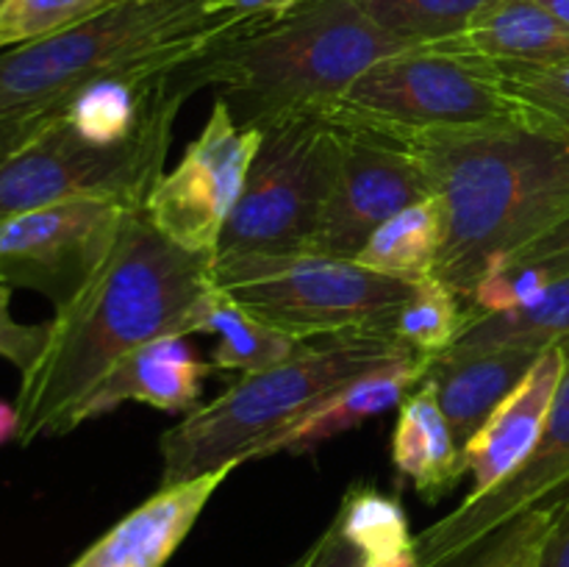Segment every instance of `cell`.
Instances as JSON below:
<instances>
[{"mask_svg": "<svg viewBox=\"0 0 569 567\" xmlns=\"http://www.w3.org/2000/svg\"><path fill=\"white\" fill-rule=\"evenodd\" d=\"M131 211L117 200L72 198L0 222V281L48 295L59 309L98 270Z\"/></svg>", "mask_w": 569, "mask_h": 567, "instance_id": "cell-11", "label": "cell"}, {"mask_svg": "<svg viewBox=\"0 0 569 567\" xmlns=\"http://www.w3.org/2000/svg\"><path fill=\"white\" fill-rule=\"evenodd\" d=\"M422 376H426V359L422 356H403V359L387 361V365L353 378L342 389L328 395L322 404H317L298 426L281 434L261 454V459L272 454H306L326 439L339 437L350 428H359L370 417L383 415V411L403 404L406 395L420 387Z\"/></svg>", "mask_w": 569, "mask_h": 567, "instance_id": "cell-18", "label": "cell"}, {"mask_svg": "<svg viewBox=\"0 0 569 567\" xmlns=\"http://www.w3.org/2000/svg\"><path fill=\"white\" fill-rule=\"evenodd\" d=\"M214 287V253L170 242L142 209L131 211L98 270L56 309L42 354L22 372L17 442L70 434L83 400L126 354L198 334Z\"/></svg>", "mask_w": 569, "mask_h": 567, "instance_id": "cell-1", "label": "cell"}, {"mask_svg": "<svg viewBox=\"0 0 569 567\" xmlns=\"http://www.w3.org/2000/svg\"><path fill=\"white\" fill-rule=\"evenodd\" d=\"M561 370H565L561 345L545 348L520 384L495 406L476 437L461 448V467L472 476L470 495L465 500L487 495L531 456L548 422Z\"/></svg>", "mask_w": 569, "mask_h": 567, "instance_id": "cell-14", "label": "cell"}, {"mask_svg": "<svg viewBox=\"0 0 569 567\" xmlns=\"http://www.w3.org/2000/svg\"><path fill=\"white\" fill-rule=\"evenodd\" d=\"M403 356L417 354L383 334H337L331 342L306 345L281 365L237 378L161 434V487L261 459L328 395Z\"/></svg>", "mask_w": 569, "mask_h": 567, "instance_id": "cell-5", "label": "cell"}, {"mask_svg": "<svg viewBox=\"0 0 569 567\" xmlns=\"http://www.w3.org/2000/svg\"><path fill=\"white\" fill-rule=\"evenodd\" d=\"M569 339V272L550 278L533 304L500 315H481L467 322L450 350L528 348L545 350Z\"/></svg>", "mask_w": 569, "mask_h": 567, "instance_id": "cell-23", "label": "cell"}, {"mask_svg": "<svg viewBox=\"0 0 569 567\" xmlns=\"http://www.w3.org/2000/svg\"><path fill=\"white\" fill-rule=\"evenodd\" d=\"M261 131L259 153L214 259L309 250L326 215L342 156V128L326 115H289Z\"/></svg>", "mask_w": 569, "mask_h": 567, "instance_id": "cell-8", "label": "cell"}, {"mask_svg": "<svg viewBox=\"0 0 569 567\" xmlns=\"http://www.w3.org/2000/svg\"><path fill=\"white\" fill-rule=\"evenodd\" d=\"M489 3L492 0H361L378 26L415 44L461 37Z\"/></svg>", "mask_w": 569, "mask_h": 567, "instance_id": "cell-26", "label": "cell"}, {"mask_svg": "<svg viewBox=\"0 0 569 567\" xmlns=\"http://www.w3.org/2000/svg\"><path fill=\"white\" fill-rule=\"evenodd\" d=\"M333 526L367 561H392L415 550V534L400 500L372 484H353L345 493Z\"/></svg>", "mask_w": 569, "mask_h": 567, "instance_id": "cell-25", "label": "cell"}, {"mask_svg": "<svg viewBox=\"0 0 569 567\" xmlns=\"http://www.w3.org/2000/svg\"><path fill=\"white\" fill-rule=\"evenodd\" d=\"M561 350L565 370L537 448L498 487L476 500H461L450 515L417 534L420 567H453L511 520L569 489V339Z\"/></svg>", "mask_w": 569, "mask_h": 567, "instance_id": "cell-13", "label": "cell"}, {"mask_svg": "<svg viewBox=\"0 0 569 567\" xmlns=\"http://www.w3.org/2000/svg\"><path fill=\"white\" fill-rule=\"evenodd\" d=\"M539 567H569V489L556 504V517L545 537Z\"/></svg>", "mask_w": 569, "mask_h": 567, "instance_id": "cell-33", "label": "cell"}, {"mask_svg": "<svg viewBox=\"0 0 569 567\" xmlns=\"http://www.w3.org/2000/svg\"><path fill=\"white\" fill-rule=\"evenodd\" d=\"M117 0H3L0 3V50L44 39L89 20Z\"/></svg>", "mask_w": 569, "mask_h": 567, "instance_id": "cell-27", "label": "cell"}, {"mask_svg": "<svg viewBox=\"0 0 569 567\" xmlns=\"http://www.w3.org/2000/svg\"><path fill=\"white\" fill-rule=\"evenodd\" d=\"M214 284L239 306L298 339L383 334L415 284L356 259L298 250L214 259Z\"/></svg>", "mask_w": 569, "mask_h": 567, "instance_id": "cell-7", "label": "cell"}, {"mask_svg": "<svg viewBox=\"0 0 569 567\" xmlns=\"http://www.w3.org/2000/svg\"><path fill=\"white\" fill-rule=\"evenodd\" d=\"M9 284H0V359L11 361L22 376L39 359V354H42L44 342H48L50 322L28 326V322L14 320L9 309Z\"/></svg>", "mask_w": 569, "mask_h": 567, "instance_id": "cell-30", "label": "cell"}, {"mask_svg": "<svg viewBox=\"0 0 569 567\" xmlns=\"http://www.w3.org/2000/svg\"><path fill=\"white\" fill-rule=\"evenodd\" d=\"M0 284H3V281H0Z\"/></svg>", "mask_w": 569, "mask_h": 567, "instance_id": "cell-39", "label": "cell"}, {"mask_svg": "<svg viewBox=\"0 0 569 567\" xmlns=\"http://www.w3.org/2000/svg\"><path fill=\"white\" fill-rule=\"evenodd\" d=\"M431 195L428 167L411 145L365 128H342L337 181L309 250L353 259L389 217Z\"/></svg>", "mask_w": 569, "mask_h": 567, "instance_id": "cell-12", "label": "cell"}, {"mask_svg": "<svg viewBox=\"0 0 569 567\" xmlns=\"http://www.w3.org/2000/svg\"><path fill=\"white\" fill-rule=\"evenodd\" d=\"M448 48L492 64L550 67L569 61V26L539 0H492Z\"/></svg>", "mask_w": 569, "mask_h": 567, "instance_id": "cell-19", "label": "cell"}, {"mask_svg": "<svg viewBox=\"0 0 569 567\" xmlns=\"http://www.w3.org/2000/svg\"><path fill=\"white\" fill-rule=\"evenodd\" d=\"M503 87L537 115L569 126V61L550 67L495 64Z\"/></svg>", "mask_w": 569, "mask_h": 567, "instance_id": "cell-29", "label": "cell"}, {"mask_svg": "<svg viewBox=\"0 0 569 567\" xmlns=\"http://www.w3.org/2000/svg\"><path fill=\"white\" fill-rule=\"evenodd\" d=\"M0 3H3V0H0Z\"/></svg>", "mask_w": 569, "mask_h": 567, "instance_id": "cell-38", "label": "cell"}, {"mask_svg": "<svg viewBox=\"0 0 569 567\" xmlns=\"http://www.w3.org/2000/svg\"><path fill=\"white\" fill-rule=\"evenodd\" d=\"M20 439V411L14 404L0 400V445Z\"/></svg>", "mask_w": 569, "mask_h": 567, "instance_id": "cell-36", "label": "cell"}, {"mask_svg": "<svg viewBox=\"0 0 569 567\" xmlns=\"http://www.w3.org/2000/svg\"><path fill=\"white\" fill-rule=\"evenodd\" d=\"M264 131L239 126L231 106L217 98L181 161L156 181L144 203L150 226L181 248L214 253L248 183Z\"/></svg>", "mask_w": 569, "mask_h": 567, "instance_id": "cell-10", "label": "cell"}, {"mask_svg": "<svg viewBox=\"0 0 569 567\" xmlns=\"http://www.w3.org/2000/svg\"><path fill=\"white\" fill-rule=\"evenodd\" d=\"M217 14L233 17H278L303 0H209Z\"/></svg>", "mask_w": 569, "mask_h": 567, "instance_id": "cell-35", "label": "cell"}, {"mask_svg": "<svg viewBox=\"0 0 569 567\" xmlns=\"http://www.w3.org/2000/svg\"><path fill=\"white\" fill-rule=\"evenodd\" d=\"M422 44L378 26L361 0H303L211 44L178 70L189 92L214 87L239 126L264 128L289 115H322L359 76Z\"/></svg>", "mask_w": 569, "mask_h": 567, "instance_id": "cell-3", "label": "cell"}, {"mask_svg": "<svg viewBox=\"0 0 569 567\" xmlns=\"http://www.w3.org/2000/svg\"><path fill=\"white\" fill-rule=\"evenodd\" d=\"M289 567H365V556L342 537V531L331 520V526Z\"/></svg>", "mask_w": 569, "mask_h": 567, "instance_id": "cell-32", "label": "cell"}, {"mask_svg": "<svg viewBox=\"0 0 569 567\" xmlns=\"http://www.w3.org/2000/svg\"><path fill=\"white\" fill-rule=\"evenodd\" d=\"M178 109L181 103L167 106L142 133L109 148L78 137L59 109L37 137L0 161V222L72 198H103L144 209L156 181L164 176Z\"/></svg>", "mask_w": 569, "mask_h": 567, "instance_id": "cell-9", "label": "cell"}, {"mask_svg": "<svg viewBox=\"0 0 569 567\" xmlns=\"http://www.w3.org/2000/svg\"><path fill=\"white\" fill-rule=\"evenodd\" d=\"M56 115H59V109L39 111V115L28 117H14V120H0V161L9 159L11 153H17V150L28 142V139L37 137Z\"/></svg>", "mask_w": 569, "mask_h": 567, "instance_id": "cell-34", "label": "cell"}, {"mask_svg": "<svg viewBox=\"0 0 569 567\" xmlns=\"http://www.w3.org/2000/svg\"><path fill=\"white\" fill-rule=\"evenodd\" d=\"M442 245L445 209L442 200L431 195L389 217L353 259L383 276L415 284L437 272Z\"/></svg>", "mask_w": 569, "mask_h": 567, "instance_id": "cell-22", "label": "cell"}, {"mask_svg": "<svg viewBox=\"0 0 569 567\" xmlns=\"http://www.w3.org/2000/svg\"><path fill=\"white\" fill-rule=\"evenodd\" d=\"M498 265V261H495ZM506 267H537V270L548 272L550 278L565 276L569 272V217L565 222L539 237L528 248L517 250L515 256L503 259Z\"/></svg>", "mask_w": 569, "mask_h": 567, "instance_id": "cell-31", "label": "cell"}, {"mask_svg": "<svg viewBox=\"0 0 569 567\" xmlns=\"http://www.w3.org/2000/svg\"><path fill=\"white\" fill-rule=\"evenodd\" d=\"M542 350L487 348L445 350L426 359L422 381L433 389L456 442L465 448L487 422L495 406L520 384Z\"/></svg>", "mask_w": 569, "mask_h": 567, "instance_id": "cell-17", "label": "cell"}, {"mask_svg": "<svg viewBox=\"0 0 569 567\" xmlns=\"http://www.w3.org/2000/svg\"><path fill=\"white\" fill-rule=\"evenodd\" d=\"M261 17L217 14L209 0H117L78 26L0 50V120L64 106L117 72H170Z\"/></svg>", "mask_w": 569, "mask_h": 567, "instance_id": "cell-4", "label": "cell"}, {"mask_svg": "<svg viewBox=\"0 0 569 567\" xmlns=\"http://www.w3.org/2000/svg\"><path fill=\"white\" fill-rule=\"evenodd\" d=\"M214 372L209 361L194 354L183 337H161L122 356L89 392L76 415L81 422L114 411L126 400L153 406L159 411H192L203 395V381Z\"/></svg>", "mask_w": 569, "mask_h": 567, "instance_id": "cell-16", "label": "cell"}, {"mask_svg": "<svg viewBox=\"0 0 569 567\" xmlns=\"http://www.w3.org/2000/svg\"><path fill=\"white\" fill-rule=\"evenodd\" d=\"M198 331L217 337L209 365L220 372L248 376V372L281 365L306 348V339L292 337V334L264 322L253 311L239 306L220 287L211 289V295L206 298Z\"/></svg>", "mask_w": 569, "mask_h": 567, "instance_id": "cell-21", "label": "cell"}, {"mask_svg": "<svg viewBox=\"0 0 569 567\" xmlns=\"http://www.w3.org/2000/svg\"><path fill=\"white\" fill-rule=\"evenodd\" d=\"M445 209L437 276L470 304L495 261L569 217V126L526 111L492 126L406 139Z\"/></svg>", "mask_w": 569, "mask_h": 567, "instance_id": "cell-2", "label": "cell"}, {"mask_svg": "<svg viewBox=\"0 0 569 567\" xmlns=\"http://www.w3.org/2000/svg\"><path fill=\"white\" fill-rule=\"evenodd\" d=\"M470 322V306L433 272L415 281L406 304L395 311L387 337L398 339L422 359L445 354Z\"/></svg>", "mask_w": 569, "mask_h": 567, "instance_id": "cell-24", "label": "cell"}, {"mask_svg": "<svg viewBox=\"0 0 569 567\" xmlns=\"http://www.w3.org/2000/svg\"><path fill=\"white\" fill-rule=\"evenodd\" d=\"M556 504H559V498L511 520L509 526L492 534L487 543L470 550L465 556V567H539L545 537H548L550 523L556 517Z\"/></svg>", "mask_w": 569, "mask_h": 567, "instance_id": "cell-28", "label": "cell"}, {"mask_svg": "<svg viewBox=\"0 0 569 567\" xmlns=\"http://www.w3.org/2000/svg\"><path fill=\"white\" fill-rule=\"evenodd\" d=\"M522 111L526 106L503 87L492 61L448 44H422L372 64L322 115L339 128H365L406 142L492 126Z\"/></svg>", "mask_w": 569, "mask_h": 567, "instance_id": "cell-6", "label": "cell"}, {"mask_svg": "<svg viewBox=\"0 0 569 567\" xmlns=\"http://www.w3.org/2000/svg\"><path fill=\"white\" fill-rule=\"evenodd\" d=\"M548 11H553L565 26H569V0H539Z\"/></svg>", "mask_w": 569, "mask_h": 567, "instance_id": "cell-37", "label": "cell"}, {"mask_svg": "<svg viewBox=\"0 0 569 567\" xmlns=\"http://www.w3.org/2000/svg\"><path fill=\"white\" fill-rule=\"evenodd\" d=\"M231 470L159 487L70 567H164Z\"/></svg>", "mask_w": 569, "mask_h": 567, "instance_id": "cell-15", "label": "cell"}, {"mask_svg": "<svg viewBox=\"0 0 569 567\" xmlns=\"http://www.w3.org/2000/svg\"><path fill=\"white\" fill-rule=\"evenodd\" d=\"M392 465L415 484L417 493L437 504L453 493L465 476L461 445L439 406L437 395L426 381L406 395L398 406V422L392 431Z\"/></svg>", "mask_w": 569, "mask_h": 567, "instance_id": "cell-20", "label": "cell"}]
</instances>
